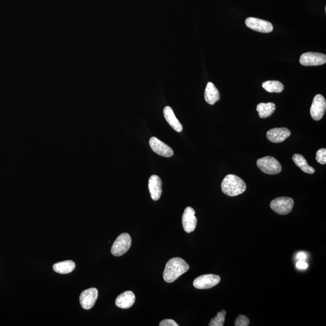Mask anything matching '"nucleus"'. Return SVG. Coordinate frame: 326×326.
<instances>
[{"label":"nucleus","instance_id":"393cba45","mask_svg":"<svg viewBox=\"0 0 326 326\" xmlns=\"http://www.w3.org/2000/svg\"><path fill=\"white\" fill-rule=\"evenodd\" d=\"M160 326H178L177 323L174 320L171 319H166L161 321L159 325Z\"/></svg>","mask_w":326,"mask_h":326},{"label":"nucleus","instance_id":"aec40b11","mask_svg":"<svg viewBox=\"0 0 326 326\" xmlns=\"http://www.w3.org/2000/svg\"><path fill=\"white\" fill-rule=\"evenodd\" d=\"M292 160H293L296 166L299 167V168L302 169L304 172L306 173V174H313L316 172L313 167L309 165L307 161H306L303 155L295 154L293 157H292Z\"/></svg>","mask_w":326,"mask_h":326},{"label":"nucleus","instance_id":"dca6fc26","mask_svg":"<svg viewBox=\"0 0 326 326\" xmlns=\"http://www.w3.org/2000/svg\"><path fill=\"white\" fill-rule=\"evenodd\" d=\"M163 113L164 118L168 122L170 126L178 132H182L183 130L182 125L177 119L172 109L170 107H166L164 109Z\"/></svg>","mask_w":326,"mask_h":326},{"label":"nucleus","instance_id":"ddd939ff","mask_svg":"<svg viewBox=\"0 0 326 326\" xmlns=\"http://www.w3.org/2000/svg\"><path fill=\"white\" fill-rule=\"evenodd\" d=\"M291 135V131L285 128H273L266 133L267 140L274 143H280Z\"/></svg>","mask_w":326,"mask_h":326},{"label":"nucleus","instance_id":"f3484780","mask_svg":"<svg viewBox=\"0 0 326 326\" xmlns=\"http://www.w3.org/2000/svg\"><path fill=\"white\" fill-rule=\"evenodd\" d=\"M204 97L208 104L213 105L220 99V93L213 83L208 82L206 86Z\"/></svg>","mask_w":326,"mask_h":326},{"label":"nucleus","instance_id":"9b49d317","mask_svg":"<svg viewBox=\"0 0 326 326\" xmlns=\"http://www.w3.org/2000/svg\"><path fill=\"white\" fill-rule=\"evenodd\" d=\"M182 223L186 232L190 233L195 230L197 218L195 216V211L193 208L188 207L185 209L182 216Z\"/></svg>","mask_w":326,"mask_h":326},{"label":"nucleus","instance_id":"b1692460","mask_svg":"<svg viewBox=\"0 0 326 326\" xmlns=\"http://www.w3.org/2000/svg\"><path fill=\"white\" fill-rule=\"evenodd\" d=\"M250 324V320L244 315H241L237 318L235 325V326H248Z\"/></svg>","mask_w":326,"mask_h":326},{"label":"nucleus","instance_id":"20e7f679","mask_svg":"<svg viewBox=\"0 0 326 326\" xmlns=\"http://www.w3.org/2000/svg\"><path fill=\"white\" fill-rule=\"evenodd\" d=\"M131 246V238L129 234L125 233L118 236L114 241L111 252L112 255L117 257L122 256L130 250Z\"/></svg>","mask_w":326,"mask_h":326},{"label":"nucleus","instance_id":"1a4fd4ad","mask_svg":"<svg viewBox=\"0 0 326 326\" xmlns=\"http://www.w3.org/2000/svg\"><path fill=\"white\" fill-rule=\"evenodd\" d=\"M97 297H98V291L96 288L86 289L80 295V305L86 310H89L95 305Z\"/></svg>","mask_w":326,"mask_h":326},{"label":"nucleus","instance_id":"f257e3e1","mask_svg":"<svg viewBox=\"0 0 326 326\" xmlns=\"http://www.w3.org/2000/svg\"><path fill=\"white\" fill-rule=\"evenodd\" d=\"M189 269V266L185 260L180 258L170 259L166 264L163 272L164 280L168 283L174 282Z\"/></svg>","mask_w":326,"mask_h":326},{"label":"nucleus","instance_id":"6ab92c4d","mask_svg":"<svg viewBox=\"0 0 326 326\" xmlns=\"http://www.w3.org/2000/svg\"><path fill=\"white\" fill-rule=\"evenodd\" d=\"M276 109L275 105L273 103H261L257 106V111L259 116L261 119H266L271 116Z\"/></svg>","mask_w":326,"mask_h":326},{"label":"nucleus","instance_id":"0eeeda50","mask_svg":"<svg viewBox=\"0 0 326 326\" xmlns=\"http://www.w3.org/2000/svg\"><path fill=\"white\" fill-rule=\"evenodd\" d=\"M326 109V101L321 94L315 96L312 104L310 113L312 118L316 121H319L325 115Z\"/></svg>","mask_w":326,"mask_h":326},{"label":"nucleus","instance_id":"412c9836","mask_svg":"<svg viewBox=\"0 0 326 326\" xmlns=\"http://www.w3.org/2000/svg\"><path fill=\"white\" fill-rule=\"evenodd\" d=\"M262 87L269 93H281L284 90V86L277 80H268L262 83Z\"/></svg>","mask_w":326,"mask_h":326},{"label":"nucleus","instance_id":"a878e982","mask_svg":"<svg viewBox=\"0 0 326 326\" xmlns=\"http://www.w3.org/2000/svg\"><path fill=\"white\" fill-rule=\"evenodd\" d=\"M296 266L300 269H306L308 267V264L306 263L305 261L299 260L297 261Z\"/></svg>","mask_w":326,"mask_h":326},{"label":"nucleus","instance_id":"a211bd4d","mask_svg":"<svg viewBox=\"0 0 326 326\" xmlns=\"http://www.w3.org/2000/svg\"><path fill=\"white\" fill-rule=\"evenodd\" d=\"M76 267V264L72 261H65L55 263L53 266L54 271L60 274H66L71 272Z\"/></svg>","mask_w":326,"mask_h":326},{"label":"nucleus","instance_id":"f03ea898","mask_svg":"<svg viewBox=\"0 0 326 326\" xmlns=\"http://www.w3.org/2000/svg\"><path fill=\"white\" fill-rule=\"evenodd\" d=\"M246 184L236 175H227L222 181L221 189L223 193L228 196H236L246 191Z\"/></svg>","mask_w":326,"mask_h":326},{"label":"nucleus","instance_id":"423d86ee","mask_svg":"<svg viewBox=\"0 0 326 326\" xmlns=\"http://www.w3.org/2000/svg\"><path fill=\"white\" fill-rule=\"evenodd\" d=\"M221 281V277L217 275L204 274L195 278L194 286L196 289H207L213 288Z\"/></svg>","mask_w":326,"mask_h":326},{"label":"nucleus","instance_id":"9d476101","mask_svg":"<svg viewBox=\"0 0 326 326\" xmlns=\"http://www.w3.org/2000/svg\"><path fill=\"white\" fill-rule=\"evenodd\" d=\"M245 24L248 27L256 32L261 33H270L273 30V26L269 22L263 19L250 17L245 21Z\"/></svg>","mask_w":326,"mask_h":326},{"label":"nucleus","instance_id":"6e6552de","mask_svg":"<svg viewBox=\"0 0 326 326\" xmlns=\"http://www.w3.org/2000/svg\"><path fill=\"white\" fill-rule=\"evenodd\" d=\"M300 63L305 66L322 65L326 63V56L320 53H305L301 56Z\"/></svg>","mask_w":326,"mask_h":326},{"label":"nucleus","instance_id":"f8f14e48","mask_svg":"<svg viewBox=\"0 0 326 326\" xmlns=\"http://www.w3.org/2000/svg\"><path fill=\"white\" fill-rule=\"evenodd\" d=\"M149 144L153 151L159 155L164 157H171L174 155L171 147L154 136L150 139Z\"/></svg>","mask_w":326,"mask_h":326},{"label":"nucleus","instance_id":"2eb2a0df","mask_svg":"<svg viewBox=\"0 0 326 326\" xmlns=\"http://www.w3.org/2000/svg\"><path fill=\"white\" fill-rule=\"evenodd\" d=\"M135 296L132 291H125L119 295L116 300V305L119 308L128 309L134 304Z\"/></svg>","mask_w":326,"mask_h":326},{"label":"nucleus","instance_id":"7ed1b4c3","mask_svg":"<svg viewBox=\"0 0 326 326\" xmlns=\"http://www.w3.org/2000/svg\"><path fill=\"white\" fill-rule=\"evenodd\" d=\"M258 168L264 174L276 175L281 171V166L278 160L274 157H267L259 158L257 161Z\"/></svg>","mask_w":326,"mask_h":326},{"label":"nucleus","instance_id":"5701e85b","mask_svg":"<svg viewBox=\"0 0 326 326\" xmlns=\"http://www.w3.org/2000/svg\"><path fill=\"white\" fill-rule=\"evenodd\" d=\"M316 160L318 163L322 164H326V149H320L318 150L316 155Z\"/></svg>","mask_w":326,"mask_h":326},{"label":"nucleus","instance_id":"4468645a","mask_svg":"<svg viewBox=\"0 0 326 326\" xmlns=\"http://www.w3.org/2000/svg\"><path fill=\"white\" fill-rule=\"evenodd\" d=\"M150 196L154 200L160 198L162 194V181L157 175H152L150 177L148 183Z\"/></svg>","mask_w":326,"mask_h":326},{"label":"nucleus","instance_id":"39448f33","mask_svg":"<svg viewBox=\"0 0 326 326\" xmlns=\"http://www.w3.org/2000/svg\"><path fill=\"white\" fill-rule=\"evenodd\" d=\"M294 205V200L291 197H279L272 200L270 207L275 213L285 215L291 212Z\"/></svg>","mask_w":326,"mask_h":326},{"label":"nucleus","instance_id":"bb28decb","mask_svg":"<svg viewBox=\"0 0 326 326\" xmlns=\"http://www.w3.org/2000/svg\"><path fill=\"white\" fill-rule=\"evenodd\" d=\"M297 259L301 261H305L306 259V255L305 253L301 252L298 254Z\"/></svg>","mask_w":326,"mask_h":326},{"label":"nucleus","instance_id":"4be33fe9","mask_svg":"<svg viewBox=\"0 0 326 326\" xmlns=\"http://www.w3.org/2000/svg\"><path fill=\"white\" fill-rule=\"evenodd\" d=\"M226 311L222 310L217 313V316L210 320L209 326H223L224 324Z\"/></svg>","mask_w":326,"mask_h":326}]
</instances>
